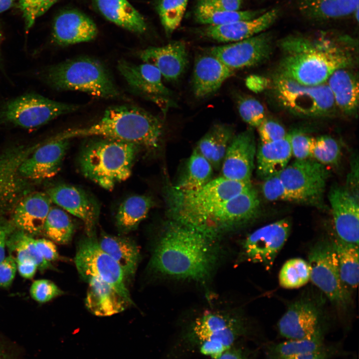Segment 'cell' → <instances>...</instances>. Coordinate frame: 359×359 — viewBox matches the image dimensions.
I'll return each mask as SVG.
<instances>
[{"label":"cell","instance_id":"cell-1","mask_svg":"<svg viewBox=\"0 0 359 359\" xmlns=\"http://www.w3.org/2000/svg\"><path fill=\"white\" fill-rule=\"evenodd\" d=\"M278 45L281 57L275 74L306 85L324 84L335 71L355 67L358 60V42L346 34H291Z\"/></svg>","mask_w":359,"mask_h":359},{"label":"cell","instance_id":"cell-2","mask_svg":"<svg viewBox=\"0 0 359 359\" xmlns=\"http://www.w3.org/2000/svg\"><path fill=\"white\" fill-rule=\"evenodd\" d=\"M214 238L175 221L166 228L151 258L156 271L203 281L210 275L218 251Z\"/></svg>","mask_w":359,"mask_h":359},{"label":"cell","instance_id":"cell-3","mask_svg":"<svg viewBox=\"0 0 359 359\" xmlns=\"http://www.w3.org/2000/svg\"><path fill=\"white\" fill-rule=\"evenodd\" d=\"M163 125L157 117L129 105L108 107L101 118L87 127L69 129L56 135L59 139L102 137L137 145L152 153L160 146Z\"/></svg>","mask_w":359,"mask_h":359},{"label":"cell","instance_id":"cell-4","mask_svg":"<svg viewBox=\"0 0 359 359\" xmlns=\"http://www.w3.org/2000/svg\"><path fill=\"white\" fill-rule=\"evenodd\" d=\"M83 144L78 157L83 175L102 187L111 190L128 179L141 147L102 137H91Z\"/></svg>","mask_w":359,"mask_h":359},{"label":"cell","instance_id":"cell-5","mask_svg":"<svg viewBox=\"0 0 359 359\" xmlns=\"http://www.w3.org/2000/svg\"><path fill=\"white\" fill-rule=\"evenodd\" d=\"M39 76L57 90L79 91L106 99L122 96L106 65L91 57H78L51 65L41 70Z\"/></svg>","mask_w":359,"mask_h":359},{"label":"cell","instance_id":"cell-6","mask_svg":"<svg viewBox=\"0 0 359 359\" xmlns=\"http://www.w3.org/2000/svg\"><path fill=\"white\" fill-rule=\"evenodd\" d=\"M269 88L278 105L295 116L323 117L332 116L337 110L326 83L306 85L274 74Z\"/></svg>","mask_w":359,"mask_h":359},{"label":"cell","instance_id":"cell-7","mask_svg":"<svg viewBox=\"0 0 359 359\" xmlns=\"http://www.w3.org/2000/svg\"><path fill=\"white\" fill-rule=\"evenodd\" d=\"M251 187V182L237 181L221 176L195 190L175 189L172 204L175 221L188 226L220 203Z\"/></svg>","mask_w":359,"mask_h":359},{"label":"cell","instance_id":"cell-8","mask_svg":"<svg viewBox=\"0 0 359 359\" xmlns=\"http://www.w3.org/2000/svg\"><path fill=\"white\" fill-rule=\"evenodd\" d=\"M79 108V105L54 101L36 93H26L0 105V125L36 128Z\"/></svg>","mask_w":359,"mask_h":359},{"label":"cell","instance_id":"cell-9","mask_svg":"<svg viewBox=\"0 0 359 359\" xmlns=\"http://www.w3.org/2000/svg\"><path fill=\"white\" fill-rule=\"evenodd\" d=\"M260 209L258 193L252 186L220 203L187 226L215 238L220 233L255 219Z\"/></svg>","mask_w":359,"mask_h":359},{"label":"cell","instance_id":"cell-10","mask_svg":"<svg viewBox=\"0 0 359 359\" xmlns=\"http://www.w3.org/2000/svg\"><path fill=\"white\" fill-rule=\"evenodd\" d=\"M293 202L324 208V196L329 171L311 158L296 160L279 174Z\"/></svg>","mask_w":359,"mask_h":359},{"label":"cell","instance_id":"cell-11","mask_svg":"<svg viewBox=\"0 0 359 359\" xmlns=\"http://www.w3.org/2000/svg\"><path fill=\"white\" fill-rule=\"evenodd\" d=\"M310 280L335 306L345 309L351 301V293L344 286L332 240L317 242L308 254Z\"/></svg>","mask_w":359,"mask_h":359},{"label":"cell","instance_id":"cell-12","mask_svg":"<svg viewBox=\"0 0 359 359\" xmlns=\"http://www.w3.org/2000/svg\"><path fill=\"white\" fill-rule=\"evenodd\" d=\"M76 268L84 280L102 281L112 287L131 304L134 303L125 285L124 274L118 264L104 251L94 236L82 239L75 257Z\"/></svg>","mask_w":359,"mask_h":359},{"label":"cell","instance_id":"cell-13","mask_svg":"<svg viewBox=\"0 0 359 359\" xmlns=\"http://www.w3.org/2000/svg\"><path fill=\"white\" fill-rule=\"evenodd\" d=\"M246 332L245 323L241 318L224 313L206 311L192 321L183 339L195 348L206 342L228 350Z\"/></svg>","mask_w":359,"mask_h":359},{"label":"cell","instance_id":"cell-14","mask_svg":"<svg viewBox=\"0 0 359 359\" xmlns=\"http://www.w3.org/2000/svg\"><path fill=\"white\" fill-rule=\"evenodd\" d=\"M277 327L280 334L287 339L325 335L326 323L323 308L313 299L301 298L290 305Z\"/></svg>","mask_w":359,"mask_h":359},{"label":"cell","instance_id":"cell-15","mask_svg":"<svg viewBox=\"0 0 359 359\" xmlns=\"http://www.w3.org/2000/svg\"><path fill=\"white\" fill-rule=\"evenodd\" d=\"M274 42L271 32L265 31L240 41L211 47L208 53L235 71L267 60L273 51Z\"/></svg>","mask_w":359,"mask_h":359},{"label":"cell","instance_id":"cell-16","mask_svg":"<svg viewBox=\"0 0 359 359\" xmlns=\"http://www.w3.org/2000/svg\"><path fill=\"white\" fill-rule=\"evenodd\" d=\"M291 222L283 218L263 226L248 235L243 242V252L249 261L271 269L275 258L287 241Z\"/></svg>","mask_w":359,"mask_h":359},{"label":"cell","instance_id":"cell-17","mask_svg":"<svg viewBox=\"0 0 359 359\" xmlns=\"http://www.w3.org/2000/svg\"><path fill=\"white\" fill-rule=\"evenodd\" d=\"M69 145V140L56 138L40 144L24 159L18 168L24 180L40 181L51 178L59 171Z\"/></svg>","mask_w":359,"mask_h":359},{"label":"cell","instance_id":"cell-18","mask_svg":"<svg viewBox=\"0 0 359 359\" xmlns=\"http://www.w3.org/2000/svg\"><path fill=\"white\" fill-rule=\"evenodd\" d=\"M335 238L349 244L358 245L359 197L346 186L334 185L328 194Z\"/></svg>","mask_w":359,"mask_h":359},{"label":"cell","instance_id":"cell-19","mask_svg":"<svg viewBox=\"0 0 359 359\" xmlns=\"http://www.w3.org/2000/svg\"><path fill=\"white\" fill-rule=\"evenodd\" d=\"M46 193L52 202L83 222L88 236H94L100 213L95 198L82 188L68 184L55 185Z\"/></svg>","mask_w":359,"mask_h":359},{"label":"cell","instance_id":"cell-20","mask_svg":"<svg viewBox=\"0 0 359 359\" xmlns=\"http://www.w3.org/2000/svg\"><path fill=\"white\" fill-rule=\"evenodd\" d=\"M256 155L251 129L233 136L221 165L222 177L234 181L251 182Z\"/></svg>","mask_w":359,"mask_h":359},{"label":"cell","instance_id":"cell-21","mask_svg":"<svg viewBox=\"0 0 359 359\" xmlns=\"http://www.w3.org/2000/svg\"><path fill=\"white\" fill-rule=\"evenodd\" d=\"M117 68L132 90L139 95L155 101L172 95V91L162 82L161 72L152 64L120 60Z\"/></svg>","mask_w":359,"mask_h":359},{"label":"cell","instance_id":"cell-22","mask_svg":"<svg viewBox=\"0 0 359 359\" xmlns=\"http://www.w3.org/2000/svg\"><path fill=\"white\" fill-rule=\"evenodd\" d=\"M279 13V9L274 8L252 19L222 25H207L198 33L203 37L219 42H236L265 31L275 21Z\"/></svg>","mask_w":359,"mask_h":359},{"label":"cell","instance_id":"cell-23","mask_svg":"<svg viewBox=\"0 0 359 359\" xmlns=\"http://www.w3.org/2000/svg\"><path fill=\"white\" fill-rule=\"evenodd\" d=\"M144 62L153 65L168 81L178 80L184 71L188 61L185 43L175 41L159 47H149L139 52Z\"/></svg>","mask_w":359,"mask_h":359},{"label":"cell","instance_id":"cell-24","mask_svg":"<svg viewBox=\"0 0 359 359\" xmlns=\"http://www.w3.org/2000/svg\"><path fill=\"white\" fill-rule=\"evenodd\" d=\"M51 202L46 192L29 193L16 203L10 221L16 229L32 236L42 234Z\"/></svg>","mask_w":359,"mask_h":359},{"label":"cell","instance_id":"cell-25","mask_svg":"<svg viewBox=\"0 0 359 359\" xmlns=\"http://www.w3.org/2000/svg\"><path fill=\"white\" fill-rule=\"evenodd\" d=\"M97 33L94 22L84 13L75 10L64 11L54 20L52 38L60 46L91 41Z\"/></svg>","mask_w":359,"mask_h":359},{"label":"cell","instance_id":"cell-26","mask_svg":"<svg viewBox=\"0 0 359 359\" xmlns=\"http://www.w3.org/2000/svg\"><path fill=\"white\" fill-rule=\"evenodd\" d=\"M235 71L210 54L200 55L193 67L192 89L194 96L203 98L216 92Z\"/></svg>","mask_w":359,"mask_h":359},{"label":"cell","instance_id":"cell-27","mask_svg":"<svg viewBox=\"0 0 359 359\" xmlns=\"http://www.w3.org/2000/svg\"><path fill=\"white\" fill-rule=\"evenodd\" d=\"M354 67L335 71L326 83L334 98L337 109L344 114L356 116L359 105V78Z\"/></svg>","mask_w":359,"mask_h":359},{"label":"cell","instance_id":"cell-28","mask_svg":"<svg viewBox=\"0 0 359 359\" xmlns=\"http://www.w3.org/2000/svg\"><path fill=\"white\" fill-rule=\"evenodd\" d=\"M296 8L307 20L323 22L354 15L359 0H295Z\"/></svg>","mask_w":359,"mask_h":359},{"label":"cell","instance_id":"cell-29","mask_svg":"<svg viewBox=\"0 0 359 359\" xmlns=\"http://www.w3.org/2000/svg\"><path fill=\"white\" fill-rule=\"evenodd\" d=\"M85 305L88 310L98 316H109L123 311L131 305L112 287L102 281L88 282Z\"/></svg>","mask_w":359,"mask_h":359},{"label":"cell","instance_id":"cell-30","mask_svg":"<svg viewBox=\"0 0 359 359\" xmlns=\"http://www.w3.org/2000/svg\"><path fill=\"white\" fill-rule=\"evenodd\" d=\"M292 156L289 133L280 140L261 142L256 154L257 176L263 180L279 174L288 165Z\"/></svg>","mask_w":359,"mask_h":359},{"label":"cell","instance_id":"cell-31","mask_svg":"<svg viewBox=\"0 0 359 359\" xmlns=\"http://www.w3.org/2000/svg\"><path fill=\"white\" fill-rule=\"evenodd\" d=\"M97 241L100 248L120 266L125 279L134 275L140 259V251L133 240L103 233Z\"/></svg>","mask_w":359,"mask_h":359},{"label":"cell","instance_id":"cell-32","mask_svg":"<svg viewBox=\"0 0 359 359\" xmlns=\"http://www.w3.org/2000/svg\"><path fill=\"white\" fill-rule=\"evenodd\" d=\"M100 12L115 24L137 33L147 29L142 15L127 0H95Z\"/></svg>","mask_w":359,"mask_h":359},{"label":"cell","instance_id":"cell-33","mask_svg":"<svg viewBox=\"0 0 359 359\" xmlns=\"http://www.w3.org/2000/svg\"><path fill=\"white\" fill-rule=\"evenodd\" d=\"M233 136V129L231 126L215 124L199 140L195 149L213 168L217 170L221 166Z\"/></svg>","mask_w":359,"mask_h":359},{"label":"cell","instance_id":"cell-34","mask_svg":"<svg viewBox=\"0 0 359 359\" xmlns=\"http://www.w3.org/2000/svg\"><path fill=\"white\" fill-rule=\"evenodd\" d=\"M154 204L153 198L148 195H134L126 198L120 204L116 215L119 230L128 233L135 230Z\"/></svg>","mask_w":359,"mask_h":359},{"label":"cell","instance_id":"cell-35","mask_svg":"<svg viewBox=\"0 0 359 359\" xmlns=\"http://www.w3.org/2000/svg\"><path fill=\"white\" fill-rule=\"evenodd\" d=\"M336 250L339 273L345 287L351 293L358 285L359 246L347 244L335 237L332 239Z\"/></svg>","mask_w":359,"mask_h":359},{"label":"cell","instance_id":"cell-36","mask_svg":"<svg viewBox=\"0 0 359 359\" xmlns=\"http://www.w3.org/2000/svg\"><path fill=\"white\" fill-rule=\"evenodd\" d=\"M6 247L16 262L25 260L34 261L41 271L52 269L51 263L46 261L40 254L33 236L15 229L9 235Z\"/></svg>","mask_w":359,"mask_h":359},{"label":"cell","instance_id":"cell-37","mask_svg":"<svg viewBox=\"0 0 359 359\" xmlns=\"http://www.w3.org/2000/svg\"><path fill=\"white\" fill-rule=\"evenodd\" d=\"M265 11L264 9L228 11L197 3L194 13L198 23L206 26H218L252 19Z\"/></svg>","mask_w":359,"mask_h":359},{"label":"cell","instance_id":"cell-38","mask_svg":"<svg viewBox=\"0 0 359 359\" xmlns=\"http://www.w3.org/2000/svg\"><path fill=\"white\" fill-rule=\"evenodd\" d=\"M213 168L195 149L190 155L185 175L175 189L189 191L197 190L211 180Z\"/></svg>","mask_w":359,"mask_h":359},{"label":"cell","instance_id":"cell-39","mask_svg":"<svg viewBox=\"0 0 359 359\" xmlns=\"http://www.w3.org/2000/svg\"><path fill=\"white\" fill-rule=\"evenodd\" d=\"M74 225L67 212L51 206L45 219L42 234L53 242L66 244L71 241Z\"/></svg>","mask_w":359,"mask_h":359},{"label":"cell","instance_id":"cell-40","mask_svg":"<svg viewBox=\"0 0 359 359\" xmlns=\"http://www.w3.org/2000/svg\"><path fill=\"white\" fill-rule=\"evenodd\" d=\"M325 335L311 338L288 339L287 341L267 346L266 356L268 359H278L292 355L301 354L319 350L324 348Z\"/></svg>","mask_w":359,"mask_h":359},{"label":"cell","instance_id":"cell-41","mask_svg":"<svg viewBox=\"0 0 359 359\" xmlns=\"http://www.w3.org/2000/svg\"><path fill=\"white\" fill-rule=\"evenodd\" d=\"M310 280V269L307 261L300 258L287 260L279 274L280 286L286 289L300 288Z\"/></svg>","mask_w":359,"mask_h":359},{"label":"cell","instance_id":"cell-42","mask_svg":"<svg viewBox=\"0 0 359 359\" xmlns=\"http://www.w3.org/2000/svg\"><path fill=\"white\" fill-rule=\"evenodd\" d=\"M188 0H160L158 10L162 24L168 35L180 25Z\"/></svg>","mask_w":359,"mask_h":359},{"label":"cell","instance_id":"cell-43","mask_svg":"<svg viewBox=\"0 0 359 359\" xmlns=\"http://www.w3.org/2000/svg\"><path fill=\"white\" fill-rule=\"evenodd\" d=\"M341 156V148L333 138L323 136L315 139L311 151V159L324 165L338 164Z\"/></svg>","mask_w":359,"mask_h":359},{"label":"cell","instance_id":"cell-44","mask_svg":"<svg viewBox=\"0 0 359 359\" xmlns=\"http://www.w3.org/2000/svg\"><path fill=\"white\" fill-rule=\"evenodd\" d=\"M236 104L242 119L252 127H258L266 118L263 105L254 98L239 96Z\"/></svg>","mask_w":359,"mask_h":359},{"label":"cell","instance_id":"cell-45","mask_svg":"<svg viewBox=\"0 0 359 359\" xmlns=\"http://www.w3.org/2000/svg\"><path fill=\"white\" fill-rule=\"evenodd\" d=\"M58 0H18L19 7L24 18L27 31L35 20L43 14Z\"/></svg>","mask_w":359,"mask_h":359},{"label":"cell","instance_id":"cell-46","mask_svg":"<svg viewBox=\"0 0 359 359\" xmlns=\"http://www.w3.org/2000/svg\"><path fill=\"white\" fill-rule=\"evenodd\" d=\"M31 297L39 303H45L63 294L64 292L54 282L47 279L35 280L30 288Z\"/></svg>","mask_w":359,"mask_h":359},{"label":"cell","instance_id":"cell-47","mask_svg":"<svg viewBox=\"0 0 359 359\" xmlns=\"http://www.w3.org/2000/svg\"><path fill=\"white\" fill-rule=\"evenodd\" d=\"M279 174L263 180L261 188L264 197L269 201L293 202L292 197L283 185Z\"/></svg>","mask_w":359,"mask_h":359},{"label":"cell","instance_id":"cell-48","mask_svg":"<svg viewBox=\"0 0 359 359\" xmlns=\"http://www.w3.org/2000/svg\"><path fill=\"white\" fill-rule=\"evenodd\" d=\"M289 134L292 155L296 160L311 158L315 138L299 132H294Z\"/></svg>","mask_w":359,"mask_h":359},{"label":"cell","instance_id":"cell-49","mask_svg":"<svg viewBox=\"0 0 359 359\" xmlns=\"http://www.w3.org/2000/svg\"><path fill=\"white\" fill-rule=\"evenodd\" d=\"M257 128L261 142L263 143L281 140L288 134L281 124L266 118Z\"/></svg>","mask_w":359,"mask_h":359},{"label":"cell","instance_id":"cell-50","mask_svg":"<svg viewBox=\"0 0 359 359\" xmlns=\"http://www.w3.org/2000/svg\"><path fill=\"white\" fill-rule=\"evenodd\" d=\"M16 270V261L11 255L0 262V288H8L11 285Z\"/></svg>","mask_w":359,"mask_h":359},{"label":"cell","instance_id":"cell-51","mask_svg":"<svg viewBox=\"0 0 359 359\" xmlns=\"http://www.w3.org/2000/svg\"><path fill=\"white\" fill-rule=\"evenodd\" d=\"M340 350L335 346H327L317 351L281 358L278 359H331Z\"/></svg>","mask_w":359,"mask_h":359},{"label":"cell","instance_id":"cell-52","mask_svg":"<svg viewBox=\"0 0 359 359\" xmlns=\"http://www.w3.org/2000/svg\"><path fill=\"white\" fill-rule=\"evenodd\" d=\"M35 242L40 254L46 261L51 263L59 258L58 250L53 241L43 238L35 239Z\"/></svg>","mask_w":359,"mask_h":359},{"label":"cell","instance_id":"cell-53","mask_svg":"<svg viewBox=\"0 0 359 359\" xmlns=\"http://www.w3.org/2000/svg\"><path fill=\"white\" fill-rule=\"evenodd\" d=\"M15 228L10 221L0 216V262L5 257V248L8 236Z\"/></svg>","mask_w":359,"mask_h":359},{"label":"cell","instance_id":"cell-54","mask_svg":"<svg viewBox=\"0 0 359 359\" xmlns=\"http://www.w3.org/2000/svg\"><path fill=\"white\" fill-rule=\"evenodd\" d=\"M242 2V0H198L197 3L222 10L236 11L240 8Z\"/></svg>","mask_w":359,"mask_h":359},{"label":"cell","instance_id":"cell-55","mask_svg":"<svg viewBox=\"0 0 359 359\" xmlns=\"http://www.w3.org/2000/svg\"><path fill=\"white\" fill-rule=\"evenodd\" d=\"M245 84L248 89L257 93L269 88L271 80L263 76L251 75L246 78Z\"/></svg>","mask_w":359,"mask_h":359},{"label":"cell","instance_id":"cell-56","mask_svg":"<svg viewBox=\"0 0 359 359\" xmlns=\"http://www.w3.org/2000/svg\"><path fill=\"white\" fill-rule=\"evenodd\" d=\"M352 158L351 171L348 176L347 184L345 186L355 195L359 197L358 192V157L353 155Z\"/></svg>","mask_w":359,"mask_h":359},{"label":"cell","instance_id":"cell-57","mask_svg":"<svg viewBox=\"0 0 359 359\" xmlns=\"http://www.w3.org/2000/svg\"><path fill=\"white\" fill-rule=\"evenodd\" d=\"M17 270L20 275L27 279H32L38 269L37 264L30 260L16 262Z\"/></svg>","mask_w":359,"mask_h":359},{"label":"cell","instance_id":"cell-58","mask_svg":"<svg viewBox=\"0 0 359 359\" xmlns=\"http://www.w3.org/2000/svg\"><path fill=\"white\" fill-rule=\"evenodd\" d=\"M217 359H251L240 348L236 347L235 345L224 352Z\"/></svg>","mask_w":359,"mask_h":359},{"label":"cell","instance_id":"cell-59","mask_svg":"<svg viewBox=\"0 0 359 359\" xmlns=\"http://www.w3.org/2000/svg\"><path fill=\"white\" fill-rule=\"evenodd\" d=\"M14 0H0V13L9 9L13 4Z\"/></svg>","mask_w":359,"mask_h":359},{"label":"cell","instance_id":"cell-60","mask_svg":"<svg viewBox=\"0 0 359 359\" xmlns=\"http://www.w3.org/2000/svg\"><path fill=\"white\" fill-rule=\"evenodd\" d=\"M0 359H10L5 352L0 348Z\"/></svg>","mask_w":359,"mask_h":359},{"label":"cell","instance_id":"cell-61","mask_svg":"<svg viewBox=\"0 0 359 359\" xmlns=\"http://www.w3.org/2000/svg\"><path fill=\"white\" fill-rule=\"evenodd\" d=\"M1 40V29H0V45Z\"/></svg>","mask_w":359,"mask_h":359},{"label":"cell","instance_id":"cell-62","mask_svg":"<svg viewBox=\"0 0 359 359\" xmlns=\"http://www.w3.org/2000/svg\"><path fill=\"white\" fill-rule=\"evenodd\" d=\"M352 359H355V358Z\"/></svg>","mask_w":359,"mask_h":359}]
</instances>
